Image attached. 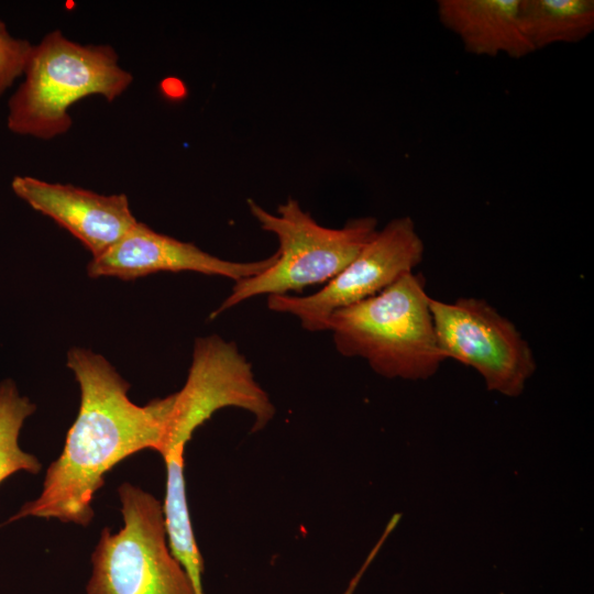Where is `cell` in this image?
Listing matches in <instances>:
<instances>
[{
    "label": "cell",
    "instance_id": "cell-1",
    "mask_svg": "<svg viewBox=\"0 0 594 594\" xmlns=\"http://www.w3.org/2000/svg\"><path fill=\"white\" fill-rule=\"evenodd\" d=\"M67 366L80 387L78 415L61 455L48 466L41 495L10 519L55 518L88 526L91 503L106 474L145 449L161 452L167 435L172 395L139 406L128 396L130 384L100 354L73 348Z\"/></svg>",
    "mask_w": 594,
    "mask_h": 594
},
{
    "label": "cell",
    "instance_id": "cell-9",
    "mask_svg": "<svg viewBox=\"0 0 594 594\" xmlns=\"http://www.w3.org/2000/svg\"><path fill=\"white\" fill-rule=\"evenodd\" d=\"M276 252L266 258L234 262L211 255L194 243L158 233L138 222L118 243L92 257L88 275L136 279L158 272H196L218 275L234 282L267 270L276 261Z\"/></svg>",
    "mask_w": 594,
    "mask_h": 594
},
{
    "label": "cell",
    "instance_id": "cell-14",
    "mask_svg": "<svg viewBox=\"0 0 594 594\" xmlns=\"http://www.w3.org/2000/svg\"><path fill=\"white\" fill-rule=\"evenodd\" d=\"M33 46L28 40L12 36L0 20V96L24 74Z\"/></svg>",
    "mask_w": 594,
    "mask_h": 594
},
{
    "label": "cell",
    "instance_id": "cell-12",
    "mask_svg": "<svg viewBox=\"0 0 594 594\" xmlns=\"http://www.w3.org/2000/svg\"><path fill=\"white\" fill-rule=\"evenodd\" d=\"M520 24L534 51L576 43L594 31L593 0H520Z\"/></svg>",
    "mask_w": 594,
    "mask_h": 594
},
{
    "label": "cell",
    "instance_id": "cell-7",
    "mask_svg": "<svg viewBox=\"0 0 594 594\" xmlns=\"http://www.w3.org/2000/svg\"><path fill=\"white\" fill-rule=\"evenodd\" d=\"M437 343L446 359L474 369L487 389L519 396L535 373V355L516 326L486 300L430 299Z\"/></svg>",
    "mask_w": 594,
    "mask_h": 594
},
{
    "label": "cell",
    "instance_id": "cell-15",
    "mask_svg": "<svg viewBox=\"0 0 594 594\" xmlns=\"http://www.w3.org/2000/svg\"><path fill=\"white\" fill-rule=\"evenodd\" d=\"M399 520H400V515L399 514L394 515L389 519V521L387 522V525H386V527L384 529V532L382 534L378 541L375 543V546L370 551L369 556L366 557L365 561L363 562V564L361 565L359 571L351 579V581H350L348 587L345 588V591L343 592V594H354V591H355L356 586L359 585V583H360L362 576L364 575L365 571L369 569V566L371 565V563L373 562V560L375 559V557L380 552L381 548L383 547V544L387 540L388 536L396 528Z\"/></svg>",
    "mask_w": 594,
    "mask_h": 594
},
{
    "label": "cell",
    "instance_id": "cell-4",
    "mask_svg": "<svg viewBox=\"0 0 594 594\" xmlns=\"http://www.w3.org/2000/svg\"><path fill=\"white\" fill-rule=\"evenodd\" d=\"M248 206L260 227L276 237L277 257L262 273L234 282L231 294L210 314V319L258 295H288L327 284L378 230L376 218L371 216L350 219L341 228L323 227L292 197L277 207L276 213L253 199L248 200Z\"/></svg>",
    "mask_w": 594,
    "mask_h": 594
},
{
    "label": "cell",
    "instance_id": "cell-6",
    "mask_svg": "<svg viewBox=\"0 0 594 594\" xmlns=\"http://www.w3.org/2000/svg\"><path fill=\"white\" fill-rule=\"evenodd\" d=\"M172 395V409L162 457L184 455L195 430L216 411L238 407L251 413L253 430L264 428L275 408L256 382L252 366L233 341L217 334L195 341L183 388Z\"/></svg>",
    "mask_w": 594,
    "mask_h": 594
},
{
    "label": "cell",
    "instance_id": "cell-2",
    "mask_svg": "<svg viewBox=\"0 0 594 594\" xmlns=\"http://www.w3.org/2000/svg\"><path fill=\"white\" fill-rule=\"evenodd\" d=\"M425 279L408 273L378 294L333 311L326 321L337 351L361 358L386 378L426 380L444 361Z\"/></svg>",
    "mask_w": 594,
    "mask_h": 594
},
{
    "label": "cell",
    "instance_id": "cell-13",
    "mask_svg": "<svg viewBox=\"0 0 594 594\" xmlns=\"http://www.w3.org/2000/svg\"><path fill=\"white\" fill-rule=\"evenodd\" d=\"M34 411L35 405L19 394L12 381L0 383V483L19 471L37 474L42 468L19 446L20 430Z\"/></svg>",
    "mask_w": 594,
    "mask_h": 594
},
{
    "label": "cell",
    "instance_id": "cell-3",
    "mask_svg": "<svg viewBox=\"0 0 594 594\" xmlns=\"http://www.w3.org/2000/svg\"><path fill=\"white\" fill-rule=\"evenodd\" d=\"M24 79L8 102V129L19 135L50 140L65 134L69 108L99 95L109 102L133 80L110 45H81L62 31L47 33L33 46Z\"/></svg>",
    "mask_w": 594,
    "mask_h": 594
},
{
    "label": "cell",
    "instance_id": "cell-10",
    "mask_svg": "<svg viewBox=\"0 0 594 594\" xmlns=\"http://www.w3.org/2000/svg\"><path fill=\"white\" fill-rule=\"evenodd\" d=\"M13 193L34 210L52 218L97 257L139 222L123 194L105 196L69 184L15 176Z\"/></svg>",
    "mask_w": 594,
    "mask_h": 594
},
{
    "label": "cell",
    "instance_id": "cell-11",
    "mask_svg": "<svg viewBox=\"0 0 594 594\" xmlns=\"http://www.w3.org/2000/svg\"><path fill=\"white\" fill-rule=\"evenodd\" d=\"M519 6L520 0H439L437 13L468 53L521 58L535 51L522 32Z\"/></svg>",
    "mask_w": 594,
    "mask_h": 594
},
{
    "label": "cell",
    "instance_id": "cell-5",
    "mask_svg": "<svg viewBox=\"0 0 594 594\" xmlns=\"http://www.w3.org/2000/svg\"><path fill=\"white\" fill-rule=\"evenodd\" d=\"M123 527L103 528L91 553L87 594H196L170 552L163 505L124 482L118 488Z\"/></svg>",
    "mask_w": 594,
    "mask_h": 594
},
{
    "label": "cell",
    "instance_id": "cell-8",
    "mask_svg": "<svg viewBox=\"0 0 594 594\" xmlns=\"http://www.w3.org/2000/svg\"><path fill=\"white\" fill-rule=\"evenodd\" d=\"M425 243L408 216L392 219L336 277L308 296L270 295L268 309L292 315L310 332L326 331L336 310L374 296L424 258Z\"/></svg>",
    "mask_w": 594,
    "mask_h": 594
}]
</instances>
